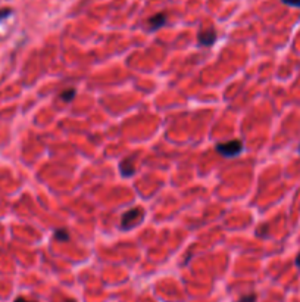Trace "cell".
<instances>
[{
    "label": "cell",
    "instance_id": "6da1fadb",
    "mask_svg": "<svg viewBox=\"0 0 300 302\" xmlns=\"http://www.w3.org/2000/svg\"><path fill=\"white\" fill-rule=\"evenodd\" d=\"M243 142L240 140H231V142H225V143H218L215 146L216 152L225 158H233V156H239L243 152Z\"/></svg>",
    "mask_w": 300,
    "mask_h": 302
},
{
    "label": "cell",
    "instance_id": "7a4b0ae2",
    "mask_svg": "<svg viewBox=\"0 0 300 302\" xmlns=\"http://www.w3.org/2000/svg\"><path fill=\"white\" fill-rule=\"evenodd\" d=\"M142 215H143V209H140V208H134V209L127 211L122 215V218H121V227H122V230H130V229L136 227L139 224Z\"/></svg>",
    "mask_w": 300,
    "mask_h": 302
},
{
    "label": "cell",
    "instance_id": "3957f363",
    "mask_svg": "<svg viewBox=\"0 0 300 302\" xmlns=\"http://www.w3.org/2000/svg\"><path fill=\"white\" fill-rule=\"evenodd\" d=\"M216 42V33L215 30L209 28L206 31H200L199 33V43L201 46H212Z\"/></svg>",
    "mask_w": 300,
    "mask_h": 302
},
{
    "label": "cell",
    "instance_id": "277c9868",
    "mask_svg": "<svg viewBox=\"0 0 300 302\" xmlns=\"http://www.w3.org/2000/svg\"><path fill=\"white\" fill-rule=\"evenodd\" d=\"M165 22H166V15H165V13H157V15H154L153 18H150L149 19L150 30L154 31V30L160 28Z\"/></svg>",
    "mask_w": 300,
    "mask_h": 302
},
{
    "label": "cell",
    "instance_id": "5b68a950",
    "mask_svg": "<svg viewBox=\"0 0 300 302\" xmlns=\"http://www.w3.org/2000/svg\"><path fill=\"white\" fill-rule=\"evenodd\" d=\"M119 170H121V174H122L124 177H131V176L136 173V168L133 167V162H131L130 158H128V159H124V161L121 162Z\"/></svg>",
    "mask_w": 300,
    "mask_h": 302
},
{
    "label": "cell",
    "instance_id": "8992f818",
    "mask_svg": "<svg viewBox=\"0 0 300 302\" xmlns=\"http://www.w3.org/2000/svg\"><path fill=\"white\" fill-rule=\"evenodd\" d=\"M54 239H56V241H60V242L69 241V233H68V230H66V229H59V230H56V232H54Z\"/></svg>",
    "mask_w": 300,
    "mask_h": 302
},
{
    "label": "cell",
    "instance_id": "52a82bcc",
    "mask_svg": "<svg viewBox=\"0 0 300 302\" xmlns=\"http://www.w3.org/2000/svg\"><path fill=\"white\" fill-rule=\"evenodd\" d=\"M75 98V89H66L60 93V99L65 102H71Z\"/></svg>",
    "mask_w": 300,
    "mask_h": 302
},
{
    "label": "cell",
    "instance_id": "ba28073f",
    "mask_svg": "<svg viewBox=\"0 0 300 302\" xmlns=\"http://www.w3.org/2000/svg\"><path fill=\"white\" fill-rule=\"evenodd\" d=\"M257 301V298H256V295L254 294H250V295H245V297H242L240 300L237 302H256Z\"/></svg>",
    "mask_w": 300,
    "mask_h": 302
},
{
    "label": "cell",
    "instance_id": "9c48e42d",
    "mask_svg": "<svg viewBox=\"0 0 300 302\" xmlns=\"http://www.w3.org/2000/svg\"><path fill=\"white\" fill-rule=\"evenodd\" d=\"M286 4H290V6H296V7H300V0H283Z\"/></svg>",
    "mask_w": 300,
    "mask_h": 302
},
{
    "label": "cell",
    "instance_id": "30bf717a",
    "mask_svg": "<svg viewBox=\"0 0 300 302\" xmlns=\"http://www.w3.org/2000/svg\"><path fill=\"white\" fill-rule=\"evenodd\" d=\"M13 302H34V301H28V300H25V298H22V297H19V298H16Z\"/></svg>",
    "mask_w": 300,
    "mask_h": 302
},
{
    "label": "cell",
    "instance_id": "8fae6325",
    "mask_svg": "<svg viewBox=\"0 0 300 302\" xmlns=\"http://www.w3.org/2000/svg\"><path fill=\"white\" fill-rule=\"evenodd\" d=\"M296 265L300 268V253L298 255V258H296Z\"/></svg>",
    "mask_w": 300,
    "mask_h": 302
},
{
    "label": "cell",
    "instance_id": "7c38bea8",
    "mask_svg": "<svg viewBox=\"0 0 300 302\" xmlns=\"http://www.w3.org/2000/svg\"><path fill=\"white\" fill-rule=\"evenodd\" d=\"M65 302H75V301H74V300H66Z\"/></svg>",
    "mask_w": 300,
    "mask_h": 302
},
{
    "label": "cell",
    "instance_id": "4fadbf2b",
    "mask_svg": "<svg viewBox=\"0 0 300 302\" xmlns=\"http://www.w3.org/2000/svg\"><path fill=\"white\" fill-rule=\"evenodd\" d=\"M299 152H300V148H299Z\"/></svg>",
    "mask_w": 300,
    "mask_h": 302
}]
</instances>
